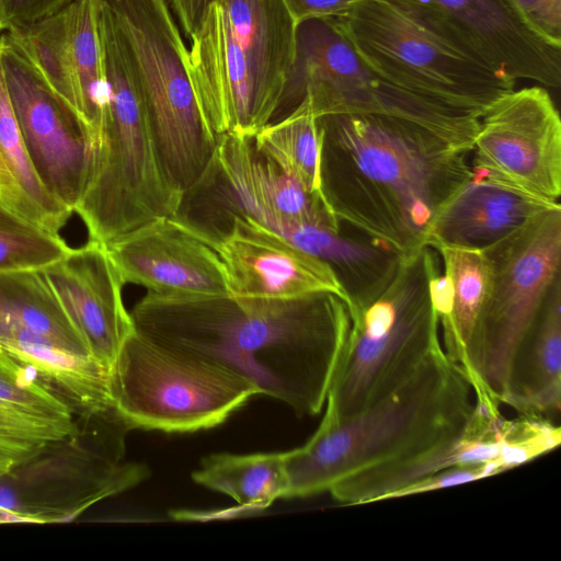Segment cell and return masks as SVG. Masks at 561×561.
I'll list each match as a JSON object with an SVG mask.
<instances>
[{
  "instance_id": "cell-19",
  "label": "cell",
  "mask_w": 561,
  "mask_h": 561,
  "mask_svg": "<svg viewBox=\"0 0 561 561\" xmlns=\"http://www.w3.org/2000/svg\"><path fill=\"white\" fill-rule=\"evenodd\" d=\"M92 355L108 369L135 327L106 245L89 240L41 268Z\"/></svg>"
},
{
  "instance_id": "cell-28",
  "label": "cell",
  "mask_w": 561,
  "mask_h": 561,
  "mask_svg": "<svg viewBox=\"0 0 561 561\" xmlns=\"http://www.w3.org/2000/svg\"><path fill=\"white\" fill-rule=\"evenodd\" d=\"M0 327L18 328L93 356L41 270L0 272Z\"/></svg>"
},
{
  "instance_id": "cell-10",
  "label": "cell",
  "mask_w": 561,
  "mask_h": 561,
  "mask_svg": "<svg viewBox=\"0 0 561 561\" xmlns=\"http://www.w3.org/2000/svg\"><path fill=\"white\" fill-rule=\"evenodd\" d=\"M484 297L461 367L473 393L501 404L512 358L561 276V206L482 250Z\"/></svg>"
},
{
  "instance_id": "cell-24",
  "label": "cell",
  "mask_w": 561,
  "mask_h": 561,
  "mask_svg": "<svg viewBox=\"0 0 561 561\" xmlns=\"http://www.w3.org/2000/svg\"><path fill=\"white\" fill-rule=\"evenodd\" d=\"M500 403L552 421L560 414L561 276L512 358Z\"/></svg>"
},
{
  "instance_id": "cell-27",
  "label": "cell",
  "mask_w": 561,
  "mask_h": 561,
  "mask_svg": "<svg viewBox=\"0 0 561 561\" xmlns=\"http://www.w3.org/2000/svg\"><path fill=\"white\" fill-rule=\"evenodd\" d=\"M0 197L12 209L56 234L72 214L45 188L28 158L7 84L1 38Z\"/></svg>"
},
{
  "instance_id": "cell-18",
  "label": "cell",
  "mask_w": 561,
  "mask_h": 561,
  "mask_svg": "<svg viewBox=\"0 0 561 561\" xmlns=\"http://www.w3.org/2000/svg\"><path fill=\"white\" fill-rule=\"evenodd\" d=\"M459 466H492L500 473L518 466L512 421L503 417L496 402L474 397L469 421L455 439L415 456L352 474L335 483L329 492L334 500L346 505L383 501L423 477Z\"/></svg>"
},
{
  "instance_id": "cell-16",
  "label": "cell",
  "mask_w": 561,
  "mask_h": 561,
  "mask_svg": "<svg viewBox=\"0 0 561 561\" xmlns=\"http://www.w3.org/2000/svg\"><path fill=\"white\" fill-rule=\"evenodd\" d=\"M211 240L233 296L291 300L331 293L347 304L328 263L245 211L233 216L227 233Z\"/></svg>"
},
{
  "instance_id": "cell-6",
  "label": "cell",
  "mask_w": 561,
  "mask_h": 561,
  "mask_svg": "<svg viewBox=\"0 0 561 561\" xmlns=\"http://www.w3.org/2000/svg\"><path fill=\"white\" fill-rule=\"evenodd\" d=\"M107 108L91 173L75 209L89 240L108 244L161 217H176L184 194L169 180L122 50L113 19L99 21Z\"/></svg>"
},
{
  "instance_id": "cell-35",
  "label": "cell",
  "mask_w": 561,
  "mask_h": 561,
  "mask_svg": "<svg viewBox=\"0 0 561 561\" xmlns=\"http://www.w3.org/2000/svg\"><path fill=\"white\" fill-rule=\"evenodd\" d=\"M360 0H283L295 25L313 19H336Z\"/></svg>"
},
{
  "instance_id": "cell-23",
  "label": "cell",
  "mask_w": 561,
  "mask_h": 561,
  "mask_svg": "<svg viewBox=\"0 0 561 561\" xmlns=\"http://www.w3.org/2000/svg\"><path fill=\"white\" fill-rule=\"evenodd\" d=\"M557 205L473 172L433 217L425 247L482 251Z\"/></svg>"
},
{
  "instance_id": "cell-29",
  "label": "cell",
  "mask_w": 561,
  "mask_h": 561,
  "mask_svg": "<svg viewBox=\"0 0 561 561\" xmlns=\"http://www.w3.org/2000/svg\"><path fill=\"white\" fill-rule=\"evenodd\" d=\"M192 479L250 510H263L277 499H286L288 491L284 453L213 454L201 461Z\"/></svg>"
},
{
  "instance_id": "cell-25",
  "label": "cell",
  "mask_w": 561,
  "mask_h": 561,
  "mask_svg": "<svg viewBox=\"0 0 561 561\" xmlns=\"http://www.w3.org/2000/svg\"><path fill=\"white\" fill-rule=\"evenodd\" d=\"M0 346L31 368L76 413L93 414L115 409L110 394L108 369L93 356L73 353L12 327H0Z\"/></svg>"
},
{
  "instance_id": "cell-8",
  "label": "cell",
  "mask_w": 561,
  "mask_h": 561,
  "mask_svg": "<svg viewBox=\"0 0 561 561\" xmlns=\"http://www.w3.org/2000/svg\"><path fill=\"white\" fill-rule=\"evenodd\" d=\"M439 270L435 250L401 259L387 288L351 312L352 323L324 415L341 420L390 394L444 350L432 295Z\"/></svg>"
},
{
  "instance_id": "cell-15",
  "label": "cell",
  "mask_w": 561,
  "mask_h": 561,
  "mask_svg": "<svg viewBox=\"0 0 561 561\" xmlns=\"http://www.w3.org/2000/svg\"><path fill=\"white\" fill-rule=\"evenodd\" d=\"M7 84L32 165L45 188L72 213L87 186L96 140L2 39Z\"/></svg>"
},
{
  "instance_id": "cell-36",
  "label": "cell",
  "mask_w": 561,
  "mask_h": 561,
  "mask_svg": "<svg viewBox=\"0 0 561 561\" xmlns=\"http://www.w3.org/2000/svg\"><path fill=\"white\" fill-rule=\"evenodd\" d=\"M218 0H168L171 12L183 34L190 38L208 7Z\"/></svg>"
},
{
  "instance_id": "cell-4",
  "label": "cell",
  "mask_w": 561,
  "mask_h": 561,
  "mask_svg": "<svg viewBox=\"0 0 561 561\" xmlns=\"http://www.w3.org/2000/svg\"><path fill=\"white\" fill-rule=\"evenodd\" d=\"M283 0H218L190 39L187 66L216 139L253 138L273 121L295 48Z\"/></svg>"
},
{
  "instance_id": "cell-9",
  "label": "cell",
  "mask_w": 561,
  "mask_h": 561,
  "mask_svg": "<svg viewBox=\"0 0 561 561\" xmlns=\"http://www.w3.org/2000/svg\"><path fill=\"white\" fill-rule=\"evenodd\" d=\"M306 100L317 117L369 114L422 128L470 152L480 116L401 89L369 69L332 19L296 25L295 48L274 117Z\"/></svg>"
},
{
  "instance_id": "cell-11",
  "label": "cell",
  "mask_w": 561,
  "mask_h": 561,
  "mask_svg": "<svg viewBox=\"0 0 561 561\" xmlns=\"http://www.w3.org/2000/svg\"><path fill=\"white\" fill-rule=\"evenodd\" d=\"M108 387L130 430L165 433L218 426L257 396L239 375L136 330L110 368Z\"/></svg>"
},
{
  "instance_id": "cell-2",
  "label": "cell",
  "mask_w": 561,
  "mask_h": 561,
  "mask_svg": "<svg viewBox=\"0 0 561 561\" xmlns=\"http://www.w3.org/2000/svg\"><path fill=\"white\" fill-rule=\"evenodd\" d=\"M321 191L336 219L407 259L445 201L472 178L468 152L404 122L319 117Z\"/></svg>"
},
{
  "instance_id": "cell-7",
  "label": "cell",
  "mask_w": 561,
  "mask_h": 561,
  "mask_svg": "<svg viewBox=\"0 0 561 561\" xmlns=\"http://www.w3.org/2000/svg\"><path fill=\"white\" fill-rule=\"evenodd\" d=\"M161 164L184 195L214 168L217 139L201 111L186 47L168 0H103Z\"/></svg>"
},
{
  "instance_id": "cell-14",
  "label": "cell",
  "mask_w": 561,
  "mask_h": 561,
  "mask_svg": "<svg viewBox=\"0 0 561 561\" xmlns=\"http://www.w3.org/2000/svg\"><path fill=\"white\" fill-rule=\"evenodd\" d=\"M101 5L102 0H76L47 19L1 34L44 87L87 124L96 144L107 108Z\"/></svg>"
},
{
  "instance_id": "cell-1",
  "label": "cell",
  "mask_w": 561,
  "mask_h": 561,
  "mask_svg": "<svg viewBox=\"0 0 561 561\" xmlns=\"http://www.w3.org/2000/svg\"><path fill=\"white\" fill-rule=\"evenodd\" d=\"M129 313L139 333L239 375L300 417L324 408L352 323L348 305L331 293L291 300L147 293Z\"/></svg>"
},
{
  "instance_id": "cell-20",
  "label": "cell",
  "mask_w": 561,
  "mask_h": 561,
  "mask_svg": "<svg viewBox=\"0 0 561 561\" xmlns=\"http://www.w3.org/2000/svg\"><path fill=\"white\" fill-rule=\"evenodd\" d=\"M214 167L240 201L243 211L288 240L305 226L340 229L341 224L325 201L263 156L253 138L220 136Z\"/></svg>"
},
{
  "instance_id": "cell-33",
  "label": "cell",
  "mask_w": 561,
  "mask_h": 561,
  "mask_svg": "<svg viewBox=\"0 0 561 561\" xmlns=\"http://www.w3.org/2000/svg\"><path fill=\"white\" fill-rule=\"evenodd\" d=\"M500 473L492 466H459L439 470L423 477L393 492L388 500L437 491Z\"/></svg>"
},
{
  "instance_id": "cell-12",
  "label": "cell",
  "mask_w": 561,
  "mask_h": 561,
  "mask_svg": "<svg viewBox=\"0 0 561 561\" xmlns=\"http://www.w3.org/2000/svg\"><path fill=\"white\" fill-rule=\"evenodd\" d=\"M129 431L115 411L80 414L73 435L0 476V523L72 519L146 480V465L124 461Z\"/></svg>"
},
{
  "instance_id": "cell-21",
  "label": "cell",
  "mask_w": 561,
  "mask_h": 561,
  "mask_svg": "<svg viewBox=\"0 0 561 561\" xmlns=\"http://www.w3.org/2000/svg\"><path fill=\"white\" fill-rule=\"evenodd\" d=\"M423 1L456 27L505 77L560 87L561 48L531 32L506 0Z\"/></svg>"
},
{
  "instance_id": "cell-31",
  "label": "cell",
  "mask_w": 561,
  "mask_h": 561,
  "mask_svg": "<svg viewBox=\"0 0 561 561\" xmlns=\"http://www.w3.org/2000/svg\"><path fill=\"white\" fill-rule=\"evenodd\" d=\"M69 250L59 234L19 214L0 197V272L41 270Z\"/></svg>"
},
{
  "instance_id": "cell-26",
  "label": "cell",
  "mask_w": 561,
  "mask_h": 561,
  "mask_svg": "<svg viewBox=\"0 0 561 561\" xmlns=\"http://www.w3.org/2000/svg\"><path fill=\"white\" fill-rule=\"evenodd\" d=\"M444 265L432 279V295L443 332V348L460 368L482 305L486 282L483 251L444 247Z\"/></svg>"
},
{
  "instance_id": "cell-3",
  "label": "cell",
  "mask_w": 561,
  "mask_h": 561,
  "mask_svg": "<svg viewBox=\"0 0 561 561\" xmlns=\"http://www.w3.org/2000/svg\"><path fill=\"white\" fill-rule=\"evenodd\" d=\"M472 387L444 350L390 394L341 420L325 416L301 447L284 453L286 499L329 490L341 480L458 437L473 409Z\"/></svg>"
},
{
  "instance_id": "cell-37",
  "label": "cell",
  "mask_w": 561,
  "mask_h": 561,
  "mask_svg": "<svg viewBox=\"0 0 561 561\" xmlns=\"http://www.w3.org/2000/svg\"><path fill=\"white\" fill-rule=\"evenodd\" d=\"M3 33V26H2V22H1V19H0V35Z\"/></svg>"
},
{
  "instance_id": "cell-5",
  "label": "cell",
  "mask_w": 561,
  "mask_h": 561,
  "mask_svg": "<svg viewBox=\"0 0 561 561\" xmlns=\"http://www.w3.org/2000/svg\"><path fill=\"white\" fill-rule=\"evenodd\" d=\"M332 20L369 69L412 93L481 117L514 90V80L423 0H360Z\"/></svg>"
},
{
  "instance_id": "cell-30",
  "label": "cell",
  "mask_w": 561,
  "mask_h": 561,
  "mask_svg": "<svg viewBox=\"0 0 561 561\" xmlns=\"http://www.w3.org/2000/svg\"><path fill=\"white\" fill-rule=\"evenodd\" d=\"M253 142L284 173L324 199L320 172L322 131L319 117L306 100L286 116L265 125Z\"/></svg>"
},
{
  "instance_id": "cell-34",
  "label": "cell",
  "mask_w": 561,
  "mask_h": 561,
  "mask_svg": "<svg viewBox=\"0 0 561 561\" xmlns=\"http://www.w3.org/2000/svg\"><path fill=\"white\" fill-rule=\"evenodd\" d=\"M76 0H0L3 32L47 19Z\"/></svg>"
},
{
  "instance_id": "cell-13",
  "label": "cell",
  "mask_w": 561,
  "mask_h": 561,
  "mask_svg": "<svg viewBox=\"0 0 561 561\" xmlns=\"http://www.w3.org/2000/svg\"><path fill=\"white\" fill-rule=\"evenodd\" d=\"M472 150L474 173L558 203L561 119L546 89H514L492 102L480 117Z\"/></svg>"
},
{
  "instance_id": "cell-32",
  "label": "cell",
  "mask_w": 561,
  "mask_h": 561,
  "mask_svg": "<svg viewBox=\"0 0 561 561\" xmlns=\"http://www.w3.org/2000/svg\"><path fill=\"white\" fill-rule=\"evenodd\" d=\"M526 26L561 48V0H506Z\"/></svg>"
},
{
  "instance_id": "cell-22",
  "label": "cell",
  "mask_w": 561,
  "mask_h": 561,
  "mask_svg": "<svg viewBox=\"0 0 561 561\" xmlns=\"http://www.w3.org/2000/svg\"><path fill=\"white\" fill-rule=\"evenodd\" d=\"M79 414L0 346V476L73 435Z\"/></svg>"
},
{
  "instance_id": "cell-17",
  "label": "cell",
  "mask_w": 561,
  "mask_h": 561,
  "mask_svg": "<svg viewBox=\"0 0 561 561\" xmlns=\"http://www.w3.org/2000/svg\"><path fill=\"white\" fill-rule=\"evenodd\" d=\"M106 249L124 285L169 296L230 294L211 237L178 216L154 219Z\"/></svg>"
}]
</instances>
